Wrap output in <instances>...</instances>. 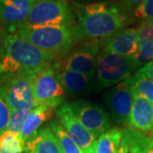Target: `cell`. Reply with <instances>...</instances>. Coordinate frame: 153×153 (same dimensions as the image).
Listing matches in <instances>:
<instances>
[{
    "instance_id": "1",
    "label": "cell",
    "mask_w": 153,
    "mask_h": 153,
    "mask_svg": "<svg viewBox=\"0 0 153 153\" xmlns=\"http://www.w3.org/2000/svg\"><path fill=\"white\" fill-rule=\"evenodd\" d=\"M73 30L77 40L105 39L121 30L128 18L120 7L111 2L77 4Z\"/></svg>"
},
{
    "instance_id": "2",
    "label": "cell",
    "mask_w": 153,
    "mask_h": 153,
    "mask_svg": "<svg viewBox=\"0 0 153 153\" xmlns=\"http://www.w3.org/2000/svg\"><path fill=\"white\" fill-rule=\"evenodd\" d=\"M60 57L38 49L15 33H9L5 53L0 60V75L20 71L35 72L45 66L54 65Z\"/></svg>"
},
{
    "instance_id": "3",
    "label": "cell",
    "mask_w": 153,
    "mask_h": 153,
    "mask_svg": "<svg viewBox=\"0 0 153 153\" xmlns=\"http://www.w3.org/2000/svg\"><path fill=\"white\" fill-rule=\"evenodd\" d=\"M12 33L46 52L64 56L76 41L73 27L28 26L22 24Z\"/></svg>"
},
{
    "instance_id": "4",
    "label": "cell",
    "mask_w": 153,
    "mask_h": 153,
    "mask_svg": "<svg viewBox=\"0 0 153 153\" xmlns=\"http://www.w3.org/2000/svg\"><path fill=\"white\" fill-rule=\"evenodd\" d=\"M35 72L20 71L0 75V93L11 110H33L38 106L33 90Z\"/></svg>"
},
{
    "instance_id": "5",
    "label": "cell",
    "mask_w": 153,
    "mask_h": 153,
    "mask_svg": "<svg viewBox=\"0 0 153 153\" xmlns=\"http://www.w3.org/2000/svg\"><path fill=\"white\" fill-rule=\"evenodd\" d=\"M136 69L132 57H127L102 50L96 65V76L100 88L114 86L128 80Z\"/></svg>"
},
{
    "instance_id": "6",
    "label": "cell",
    "mask_w": 153,
    "mask_h": 153,
    "mask_svg": "<svg viewBox=\"0 0 153 153\" xmlns=\"http://www.w3.org/2000/svg\"><path fill=\"white\" fill-rule=\"evenodd\" d=\"M74 17L67 0H36L24 24L72 27Z\"/></svg>"
},
{
    "instance_id": "7",
    "label": "cell",
    "mask_w": 153,
    "mask_h": 153,
    "mask_svg": "<svg viewBox=\"0 0 153 153\" xmlns=\"http://www.w3.org/2000/svg\"><path fill=\"white\" fill-rule=\"evenodd\" d=\"M33 90L38 105H45L55 108L64 103L66 92L57 76L54 65L45 66L34 73Z\"/></svg>"
},
{
    "instance_id": "8",
    "label": "cell",
    "mask_w": 153,
    "mask_h": 153,
    "mask_svg": "<svg viewBox=\"0 0 153 153\" xmlns=\"http://www.w3.org/2000/svg\"><path fill=\"white\" fill-rule=\"evenodd\" d=\"M100 45L95 40L85 43L76 49L69 50L55 63L56 71L66 70L80 72L90 78L96 73Z\"/></svg>"
},
{
    "instance_id": "9",
    "label": "cell",
    "mask_w": 153,
    "mask_h": 153,
    "mask_svg": "<svg viewBox=\"0 0 153 153\" xmlns=\"http://www.w3.org/2000/svg\"><path fill=\"white\" fill-rule=\"evenodd\" d=\"M69 105L77 120L97 138L110 128L109 114L99 105L85 100H74Z\"/></svg>"
},
{
    "instance_id": "10",
    "label": "cell",
    "mask_w": 153,
    "mask_h": 153,
    "mask_svg": "<svg viewBox=\"0 0 153 153\" xmlns=\"http://www.w3.org/2000/svg\"><path fill=\"white\" fill-rule=\"evenodd\" d=\"M104 101L111 117L117 124L128 125L134 94L128 80L115 85L108 90L104 94Z\"/></svg>"
},
{
    "instance_id": "11",
    "label": "cell",
    "mask_w": 153,
    "mask_h": 153,
    "mask_svg": "<svg viewBox=\"0 0 153 153\" xmlns=\"http://www.w3.org/2000/svg\"><path fill=\"white\" fill-rule=\"evenodd\" d=\"M57 120L84 153H94L97 137L77 120L70 105L63 103L56 111Z\"/></svg>"
},
{
    "instance_id": "12",
    "label": "cell",
    "mask_w": 153,
    "mask_h": 153,
    "mask_svg": "<svg viewBox=\"0 0 153 153\" xmlns=\"http://www.w3.org/2000/svg\"><path fill=\"white\" fill-rule=\"evenodd\" d=\"M36 0H0V23L7 34L27 20Z\"/></svg>"
},
{
    "instance_id": "13",
    "label": "cell",
    "mask_w": 153,
    "mask_h": 153,
    "mask_svg": "<svg viewBox=\"0 0 153 153\" xmlns=\"http://www.w3.org/2000/svg\"><path fill=\"white\" fill-rule=\"evenodd\" d=\"M102 50L123 56L133 57L139 50L137 29L122 28L109 38L103 39Z\"/></svg>"
},
{
    "instance_id": "14",
    "label": "cell",
    "mask_w": 153,
    "mask_h": 153,
    "mask_svg": "<svg viewBox=\"0 0 153 153\" xmlns=\"http://www.w3.org/2000/svg\"><path fill=\"white\" fill-rule=\"evenodd\" d=\"M128 125L130 128L140 132L152 131L153 128V103L147 99L134 94Z\"/></svg>"
},
{
    "instance_id": "15",
    "label": "cell",
    "mask_w": 153,
    "mask_h": 153,
    "mask_svg": "<svg viewBox=\"0 0 153 153\" xmlns=\"http://www.w3.org/2000/svg\"><path fill=\"white\" fill-rule=\"evenodd\" d=\"M27 153H63L49 125L42 127L25 144Z\"/></svg>"
},
{
    "instance_id": "16",
    "label": "cell",
    "mask_w": 153,
    "mask_h": 153,
    "mask_svg": "<svg viewBox=\"0 0 153 153\" xmlns=\"http://www.w3.org/2000/svg\"><path fill=\"white\" fill-rule=\"evenodd\" d=\"M57 71V76L66 93L72 95H82L91 91L93 78L72 71L60 70Z\"/></svg>"
},
{
    "instance_id": "17",
    "label": "cell",
    "mask_w": 153,
    "mask_h": 153,
    "mask_svg": "<svg viewBox=\"0 0 153 153\" xmlns=\"http://www.w3.org/2000/svg\"><path fill=\"white\" fill-rule=\"evenodd\" d=\"M54 116V108L41 105L34 108L32 114L29 116L25 124L22 128L20 137L22 138L24 144L30 140L32 137L41 128L40 127L45 122L51 119Z\"/></svg>"
},
{
    "instance_id": "18",
    "label": "cell",
    "mask_w": 153,
    "mask_h": 153,
    "mask_svg": "<svg viewBox=\"0 0 153 153\" xmlns=\"http://www.w3.org/2000/svg\"><path fill=\"white\" fill-rule=\"evenodd\" d=\"M151 137L133 128L123 131L117 153H146Z\"/></svg>"
},
{
    "instance_id": "19",
    "label": "cell",
    "mask_w": 153,
    "mask_h": 153,
    "mask_svg": "<svg viewBox=\"0 0 153 153\" xmlns=\"http://www.w3.org/2000/svg\"><path fill=\"white\" fill-rule=\"evenodd\" d=\"M123 131L119 128H111L97 138L94 153H117Z\"/></svg>"
},
{
    "instance_id": "20",
    "label": "cell",
    "mask_w": 153,
    "mask_h": 153,
    "mask_svg": "<svg viewBox=\"0 0 153 153\" xmlns=\"http://www.w3.org/2000/svg\"><path fill=\"white\" fill-rule=\"evenodd\" d=\"M128 82L133 93L147 99L153 103V82L139 69L131 76Z\"/></svg>"
},
{
    "instance_id": "21",
    "label": "cell",
    "mask_w": 153,
    "mask_h": 153,
    "mask_svg": "<svg viewBox=\"0 0 153 153\" xmlns=\"http://www.w3.org/2000/svg\"><path fill=\"white\" fill-rule=\"evenodd\" d=\"M49 127L57 138L63 153H84L65 130L58 120L50 121Z\"/></svg>"
},
{
    "instance_id": "22",
    "label": "cell",
    "mask_w": 153,
    "mask_h": 153,
    "mask_svg": "<svg viewBox=\"0 0 153 153\" xmlns=\"http://www.w3.org/2000/svg\"><path fill=\"white\" fill-rule=\"evenodd\" d=\"M25 144L20 135L10 131L0 134V153H22Z\"/></svg>"
},
{
    "instance_id": "23",
    "label": "cell",
    "mask_w": 153,
    "mask_h": 153,
    "mask_svg": "<svg viewBox=\"0 0 153 153\" xmlns=\"http://www.w3.org/2000/svg\"><path fill=\"white\" fill-rule=\"evenodd\" d=\"M33 110H11L10 118L6 131L20 135L26 121L32 114Z\"/></svg>"
},
{
    "instance_id": "24",
    "label": "cell",
    "mask_w": 153,
    "mask_h": 153,
    "mask_svg": "<svg viewBox=\"0 0 153 153\" xmlns=\"http://www.w3.org/2000/svg\"><path fill=\"white\" fill-rule=\"evenodd\" d=\"M132 58L136 69L142 67L148 62L153 60V43L148 42L140 45L138 52Z\"/></svg>"
},
{
    "instance_id": "25",
    "label": "cell",
    "mask_w": 153,
    "mask_h": 153,
    "mask_svg": "<svg viewBox=\"0 0 153 153\" xmlns=\"http://www.w3.org/2000/svg\"><path fill=\"white\" fill-rule=\"evenodd\" d=\"M131 15L134 20L141 21V22L153 20V0H143Z\"/></svg>"
},
{
    "instance_id": "26",
    "label": "cell",
    "mask_w": 153,
    "mask_h": 153,
    "mask_svg": "<svg viewBox=\"0 0 153 153\" xmlns=\"http://www.w3.org/2000/svg\"><path fill=\"white\" fill-rule=\"evenodd\" d=\"M137 42L139 47L148 42L153 43V20L140 23L137 28Z\"/></svg>"
},
{
    "instance_id": "27",
    "label": "cell",
    "mask_w": 153,
    "mask_h": 153,
    "mask_svg": "<svg viewBox=\"0 0 153 153\" xmlns=\"http://www.w3.org/2000/svg\"><path fill=\"white\" fill-rule=\"evenodd\" d=\"M11 109L10 108L5 99L0 93V134L7 130L10 118Z\"/></svg>"
},
{
    "instance_id": "28",
    "label": "cell",
    "mask_w": 153,
    "mask_h": 153,
    "mask_svg": "<svg viewBox=\"0 0 153 153\" xmlns=\"http://www.w3.org/2000/svg\"><path fill=\"white\" fill-rule=\"evenodd\" d=\"M142 1L143 0H122V4L119 7L122 12L127 17L128 14H132V12L142 3Z\"/></svg>"
},
{
    "instance_id": "29",
    "label": "cell",
    "mask_w": 153,
    "mask_h": 153,
    "mask_svg": "<svg viewBox=\"0 0 153 153\" xmlns=\"http://www.w3.org/2000/svg\"><path fill=\"white\" fill-rule=\"evenodd\" d=\"M6 39H7V33L0 23V60H2L5 53Z\"/></svg>"
},
{
    "instance_id": "30",
    "label": "cell",
    "mask_w": 153,
    "mask_h": 153,
    "mask_svg": "<svg viewBox=\"0 0 153 153\" xmlns=\"http://www.w3.org/2000/svg\"><path fill=\"white\" fill-rule=\"evenodd\" d=\"M139 70L142 71L145 75H146L153 82V60L148 62L147 64H146L142 67L139 68Z\"/></svg>"
},
{
    "instance_id": "31",
    "label": "cell",
    "mask_w": 153,
    "mask_h": 153,
    "mask_svg": "<svg viewBox=\"0 0 153 153\" xmlns=\"http://www.w3.org/2000/svg\"><path fill=\"white\" fill-rule=\"evenodd\" d=\"M146 153H153V137H151Z\"/></svg>"
},
{
    "instance_id": "32",
    "label": "cell",
    "mask_w": 153,
    "mask_h": 153,
    "mask_svg": "<svg viewBox=\"0 0 153 153\" xmlns=\"http://www.w3.org/2000/svg\"><path fill=\"white\" fill-rule=\"evenodd\" d=\"M152 132H153V128H152Z\"/></svg>"
}]
</instances>
